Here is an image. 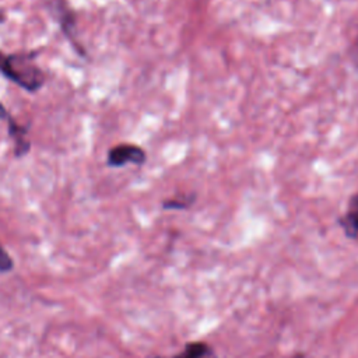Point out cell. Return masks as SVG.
Instances as JSON below:
<instances>
[{"instance_id":"6da1fadb","label":"cell","mask_w":358,"mask_h":358,"mask_svg":"<svg viewBox=\"0 0 358 358\" xmlns=\"http://www.w3.org/2000/svg\"><path fill=\"white\" fill-rule=\"evenodd\" d=\"M39 53L41 50L6 53L0 49V74L27 92H38L46 78L43 70L35 64Z\"/></svg>"},{"instance_id":"7a4b0ae2","label":"cell","mask_w":358,"mask_h":358,"mask_svg":"<svg viewBox=\"0 0 358 358\" xmlns=\"http://www.w3.org/2000/svg\"><path fill=\"white\" fill-rule=\"evenodd\" d=\"M48 8L50 10L55 20L59 22V27H60L63 35L69 39L70 45L74 48V50L80 56L84 57L85 49L77 39V32H76L77 15H76L74 10L69 6V3L66 0H49Z\"/></svg>"},{"instance_id":"3957f363","label":"cell","mask_w":358,"mask_h":358,"mask_svg":"<svg viewBox=\"0 0 358 358\" xmlns=\"http://www.w3.org/2000/svg\"><path fill=\"white\" fill-rule=\"evenodd\" d=\"M145 159H147V154L141 147H138L136 144H130V143H122V144L112 147L108 151L106 164L109 166L119 168V166H124L127 164L143 165L145 162Z\"/></svg>"},{"instance_id":"277c9868","label":"cell","mask_w":358,"mask_h":358,"mask_svg":"<svg viewBox=\"0 0 358 358\" xmlns=\"http://www.w3.org/2000/svg\"><path fill=\"white\" fill-rule=\"evenodd\" d=\"M3 120H6L7 123V130H8V136L13 140V151H14V157L15 158H22L25 157L29 150H31V141L27 138L28 134V127L20 124L11 115L10 112H7L3 117Z\"/></svg>"},{"instance_id":"5b68a950","label":"cell","mask_w":358,"mask_h":358,"mask_svg":"<svg viewBox=\"0 0 358 358\" xmlns=\"http://www.w3.org/2000/svg\"><path fill=\"white\" fill-rule=\"evenodd\" d=\"M338 225L348 239L358 241V192L350 197L345 213L338 218Z\"/></svg>"},{"instance_id":"8992f818","label":"cell","mask_w":358,"mask_h":358,"mask_svg":"<svg viewBox=\"0 0 358 358\" xmlns=\"http://www.w3.org/2000/svg\"><path fill=\"white\" fill-rule=\"evenodd\" d=\"M171 358H218V355L210 344L203 341H192Z\"/></svg>"},{"instance_id":"52a82bcc","label":"cell","mask_w":358,"mask_h":358,"mask_svg":"<svg viewBox=\"0 0 358 358\" xmlns=\"http://www.w3.org/2000/svg\"><path fill=\"white\" fill-rule=\"evenodd\" d=\"M196 200V194L194 193H189V194H179L175 196L172 199L164 200L162 201V207L165 210H186L189 208Z\"/></svg>"},{"instance_id":"ba28073f","label":"cell","mask_w":358,"mask_h":358,"mask_svg":"<svg viewBox=\"0 0 358 358\" xmlns=\"http://www.w3.org/2000/svg\"><path fill=\"white\" fill-rule=\"evenodd\" d=\"M14 267V262L11 256L7 253V250L0 243V273H8Z\"/></svg>"},{"instance_id":"9c48e42d","label":"cell","mask_w":358,"mask_h":358,"mask_svg":"<svg viewBox=\"0 0 358 358\" xmlns=\"http://www.w3.org/2000/svg\"><path fill=\"white\" fill-rule=\"evenodd\" d=\"M350 56H351V60L355 66H358V39L352 43L351 49H350Z\"/></svg>"}]
</instances>
